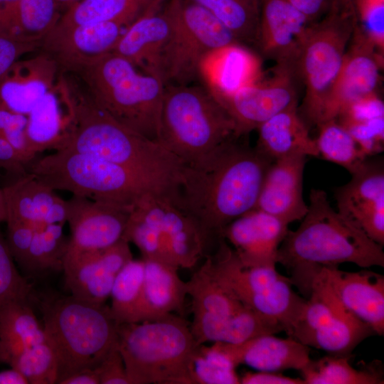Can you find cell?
I'll use <instances>...</instances> for the list:
<instances>
[{
	"instance_id": "obj_1",
	"label": "cell",
	"mask_w": 384,
	"mask_h": 384,
	"mask_svg": "<svg viewBox=\"0 0 384 384\" xmlns=\"http://www.w3.org/2000/svg\"><path fill=\"white\" fill-rule=\"evenodd\" d=\"M233 137L198 161L186 164L178 207L213 240L233 220L255 208L273 161Z\"/></svg>"
},
{
	"instance_id": "obj_2",
	"label": "cell",
	"mask_w": 384,
	"mask_h": 384,
	"mask_svg": "<svg viewBox=\"0 0 384 384\" xmlns=\"http://www.w3.org/2000/svg\"><path fill=\"white\" fill-rule=\"evenodd\" d=\"M66 85L70 122L58 149L92 154L121 166L177 206L183 161L159 142L117 122L93 102L87 90L82 91L67 79Z\"/></svg>"
},
{
	"instance_id": "obj_3",
	"label": "cell",
	"mask_w": 384,
	"mask_h": 384,
	"mask_svg": "<svg viewBox=\"0 0 384 384\" xmlns=\"http://www.w3.org/2000/svg\"><path fill=\"white\" fill-rule=\"evenodd\" d=\"M295 230H288L277 255L292 284L309 297L314 277L322 267L350 262L362 268L384 267L383 246L335 210L327 195L311 189L308 210Z\"/></svg>"
},
{
	"instance_id": "obj_4",
	"label": "cell",
	"mask_w": 384,
	"mask_h": 384,
	"mask_svg": "<svg viewBox=\"0 0 384 384\" xmlns=\"http://www.w3.org/2000/svg\"><path fill=\"white\" fill-rule=\"evenodd\" d=\"M73 73L82 80L93 102L112 117L158 142L164 84L110 52Z\"/></svg>"
},
{
	"instance_id": "obj_5",
	"label": "cell",
	"mask_w": 384,
	"mask_h": 384,
	"mask_svg": "<svg viewBox=\"0 0 384 384\" xmlns=\"http://www.w3.org/2000/svg\"><path fill=\"white\" fill-rule=\"evenodd\" d=\"M46 341L58 360L56 383L82 369L95 368L118 342L110 307L73 296L41 302Z\"/></svg>"
},
{
	"instance_id": "obj_6",
	"label": "cell",
	"mask_w": 384,
	"mask_h": 384,
	"mask_svg": "<svg viewBox=\"0 0 384 384\" xmlns=\"http://www.w3.org/2000/svg\"><path fill=\"white\" fill-rule=\"evenodd\" d=\"M28 172L55 191H66L130 212L149 196L167 200L153 185L129 170L69 149L36 158L28 165Z\"/></svg>"
},
{
	"instance_id": "obj_7",
	"label": "cell",
	"mask_w": 384,
	"mask_h": 384,
	"mask_svg": "<svg viewBox=\"0 0 384 384\" xmlns=\"http://www.w3.org/2000/svg\"><path fill=\"white\" fill-rule=\"evenodd\" d=\"M117 334L129 384H192L189 364L198 345L184 320L171 314L122 323Z\"/></svg>"
},
{
	"instance_id": "obj_8",
	"label": "cell",
	"mask_w": 384,
	"mask_h": 384,
	"mask_svg": "<svg viewBox=\"0 0 384 384\" xmlns=\"http://www.w3.org/2000/svg\"><path fill=\"white\" fill-rule=\"evenodd\" d=\"M233 137V119L205 85H164L158 142L186 165Z\"/></svg>"
},
{
	"instance_id": "obj_9",
	"label": "cell",
	"mask_w": 384,
	"mask_h": 384,
	"mask_svg": "<svg viewBox=\"0 0 384 384\" xmlns=\"http://www.w3.org/2000/svg\"><path fill=\"white\" fill-rule=\"evenodd\" d=\"M163 10L170 22L161 59L164 85H190L200 79L201 65L210 53L240 43L219 20L189 0H166Z\"/></svg>"
},
{
	"instance_id": "obj_10",
	"label": "cell",
	"mask_w": 384,
	"mask_h": 384,
	"mask_svg": "<svg viewBox=\"0 0 384 384\" xmlns=\"http://www.w3.org/2000/svg\"><path fill=\"white\" fill-rule=\"evenodd\" d=\"M356 24L354 6L342 8L336 1L310 26L297 63L298 77L305 87L301 117L306 124L318 126L321 122Z\"/></svg>"
},
{
	"instance_id": "obj_11",
	"label": "cell",
	"mask_w": 384,
	"mask_h": 384,
	"mask_svg": "<svg viewBox=\"0 0 384 384\" xmlns=\"http://www.w3.org/2000/svg\"><path fill=\"white\" fill-rule=\"evenodd\" d=\"M216 278L229 288L246 307L290 327L302 307L304 299L294 290L289 277L275 265L245 267L228 242L220 237L213 255H207Z\"/></svg>"
},
{
	"instance_id": "obj_12",
	"label": "cell",
	"mask_w": 384,
	"mask_h": 384,
	"mask_svg": "<svg viewBox=\"0 0 384 384\" xmlns=\"http://www.w3.org/2000/svg\"><path fill=\"white\" fill-rule=\"evenodd\" d=\"M294 66L276 63L272 75L238 92L225 96H214L233 119L235 135H247L275 114L297 107Z\"/></svg>"
},
{
	"instance_id": "obj_13",
	"label": "cell",
	"mask_w": 384,
	"mask_h": 384,
	"mask_svg": "<svg viewBox=\"0 0 384 384\" xmlns=\"http://www.w3.org/2000/svg\"><path fill=\"white\" fill-rule=\"evenodd\" d=\"M67 206L70 237L63 269L122 238L129 210L74 195Z\"/></svg>"
},
{
	"instance_id": "obj_14",
	"label": "cell",
	"mask_w": 384,
	"mask_h": 384,
	"mask_svg": "<svg viewBox=\"0 0 384 384\" xmlns=\"http://www.w3.org/2000/svg\"><path fill=\"white\" fill-rule=\"evenodd\" d=\"M349 43L341 68L324 106L319 124L336 119L348 105L376 92L383 55L356 24Z\"/></svg>"
},
{
	"instance_id": "obj_15",
	"label": "cell",
	"mask_w": 384,
	"mask_h": 384,
	"mask_svg": "<svg viewBox=\"0 0 384 384\" xmlns=\"http://www.w3.org/2000/svg\"><path fill=\"white\" fill-rule=\"evenodd\" d=\"M351 174V180L335 191L338 211L383 246V163L366 159Z\"/></svg>"
},
{
	"instance_id": "obj_16",
	"label": "cell",
	"mask_w": 384,
	"mask_h": 384,
	"mask_svg": "<svg viewBox=\"0 0 384 384\" xmlns=\"http://www.w3.org/2000/svg\"><path fill=\"white\" fill-rule=\"evenodd\" d=\"M313 23L287 0H262L255 45L265 57L297 69Z\"/></svg>"
},
{
	"instance_id": "obj_17",
	"label": "cell",
	"mask_w": 384,
	"mask_h": 384,
	"mask_svg": "<svg viewBox=\"0 0 384 384\" xmlns=\"http://www.w3.org/2000/svg\"><path fill=\"white\" fill-rule=\"evenodd\" d=\"M127 27L119 22L106 21L51 31L41 48L56 62L61 71L73 73L112 52Z\"/></svg>"
},
{
	"instance_id": "obj_18",
	"label": "cell",
	"mask_w": 384,
	"mask_h": 384,
	"mask_svg": "<svg viewBox=\"0 0 384 384\" xmlns=\"http://www.w3.org/2000/svg\"><path fill=\"white\" fill-rule=\"evenodd\" d=\"M288 225L255 208L226 225L221 237L232 245L243 266L276 265L278 249L289 230Z\"/></svg>"
},
{
	"instance_id": "obj_19",
	"label": "cell",
	"mask_w": 384,
	"mask_h": 384,
	"mask_svg": "<svg viewBox=\"0 0 384 384\" xmlns=\"http://www.w3.org/2000/svg\"><path fill=\"white\" fill-rule=\"evenodd\" d=\"M129 243L122 238L65 267V284L71 295L92 304H105L117 274L133 259Z\"/></svg>"
},
{
	"instance_id": "obj_20",
	"label": "cell",
	"mask_w": 384,
	"mask_h": 384,
	"mask_svg": "<svg viewBox=\"0 0 384 384\" xmlns=\"http://www.w3.org/2000/svg\"><path fill=\"white\" fill-rule=\"evenodd\" d=\"M306 161V156L303 154L273 161L265 174L255 208L287 224L301 220L308 210L303 198Z\"/></svg>"
},
{
	"instance_id": "obj_21",
	"label": "cell",
	"mask_w": 384,
	"mask_h": 384,
	"mask_svg": "<svg viewBox=\"0 0 384 384\" xmlns=\"http://www.w3.org/2000/svg\"><path fill=\"white\" fill-rule=\"evenodd\" d=\"M341 304L378 336L384 334V276L368 270L321 269Z\"/></svg>"
},
{
	"instance_id": "obj_22",
	"label": "cell",
	"mask_w": 384,
	"mask_h": 384,
	"mask_svg": "<svg viewBox=\"0 0 384 384\" xmlns=\"http://www.w3.org/2000/svg\"><path fill=\"white\" fill-rule=\"evenodd\" d=\"M156 4L134 21L112 50L144 73L161 78V55L170 32V22Z\"/></svg>"
},
{
	"instance_id": "obj_23",
	"label": "cell",
	"mask_w": 384,
	"mask_h": 384,
	"mask_svg": "<svg viewBox=\"0 0 384 384\" xmlns=\"http://www.w3.org/2000/svg\"><path fill=\"white\" fill-rule=\"evenodd\" d=\"M216 343L236 366L242 364L258 371H301L311 360L310 347L292 336L263 334L239 343Z\"/></svg>"
},
{
	"instance_id": "obj_24",
	"label": "cell",
	"mask_w": 384,
	"mask_h": 384,
	"mask_svg": "<svg viewBox=\"0 0 384 384\" xmlns=\"http://www.w3.org/2000/svg\"><path fill=\"white\" fill-rule=\"evenodd\" d=\"M262 60L245 45L231 44L210 53L201 67L200 79L214 96L232 95L263 77Z\"/></svg>"
},
{
	"instance_id": "obj_25",
	"label": "cell",
	"mask_w": 384,
	"mask_h": 384,
	"mask_svg": "<svg viewBox=\"0 0 384 384\" xmlns=\"http://www.w3.org/2000/svg\"><path fill=\"white\" fill-rule=\"evenodd\" d=\"M155 206L172 262L178 268L193 267L206 256L212 240L191 217L173 203L159 198Z\"/></svg>"
},
{
	"instance_id": "obj_26",
	"label": "cell",
	"mask_w": 384,
	"mask_h": 384,
	"mask_svg": "<svg viewBox=\"0 0 384 384\" xmlns=\"http://www.w3.org/2000/svg\"><path fill=\"white\" fill-rule=\"evenodd\" d=\"M144 276L141 301L133 323L167 317L183 308L186 283L178 267L162 262L143 260Z\"/></svg>"
},
{
	"instance_id": "obj_27",
	"label": "cell",
	"mask_w": 384,
	"mask_h": 384,
	"mask_svg": "<svg viewBox=\"0 0 384 384\" xmlns=\"http://www.w3.org/2000/svg\"><path fill=\"white\" fill-rule=\"evenodd\" d=\"M257 129L255 148L272 161L294 154L319 156L315 139L311 137L297 107L275 114Z\"/></svg>"
},
{
	"instance_id": "obj_28",
	"label": "cell",
	"mask_w": 384,
	"mask_h": 384,
	"mask_svg": "<svg viewBox=\"0 0 384 384\" xmlns=\"http://www.w3.org/2000/svg\"><path fill=\"white\" fill-rule=\"evenodd\" d=\"M190 329L198 345L207 341L239 343L263 334L284 331L279 322L246 306L222 319L193 316Z\"/></svg>"
},
{
	"instance_id": "obj_29",
	"label": "cell",
	"mask_w": 384,
	"mask_h": 384,
	"mask_svg": "<svg viewBox=\"0 0 384 384\" xmlns=\"http://www.w3.org/2000/svg\"><path fill=\"white\" fill-rule=\"evenodd\" d=\"M58 6L56 0H17L0 6V33L42 43L61 17Z\"/></svg>"
},
{
	"instance_id": "obj_30",
	"label": "cell",
	"mask_w": 384,
	"mask_h": 384,
	"mask_svg": "<svg viewBox=\"0 0 384 384\" xmlns=\"http://www.w3.org/2000/svg\"><path fill=\"white\" fill-rule=\"evenodd\" d=\"M46 341L43 329L28 300L0 306V363L9 365L24 351Z\"/></svg>"
},
{
	"instance_id": "obj_31",
	"label": "cell",
	"mask_w": 384,
	"mask_h": 384,
	"mask_svg": "<svg viewBox=\"0 0 384 384\" xmlns=\"http://www.w3.org/2000/svg\"><path fill=\"white\" fill-rule=\"evenodd\" d=\"M165 0H80L69 6L52 31L106 21L129 26L152 6Z\"/></svg>"
},
{
	"instance_id": "obj_32",
	"label": "cell",
	"mask_w": 384,
	"mask_h": 384,
	"mask_svg": "<svg viewBox=\"0 0 384 384\" xmlns=\"http://www.w3.org/2000/svg\"><path fill=\"white\" fill-rule=\"evenodd\" d=\"M186 283L187 294L191 298L193 316L222 319L245 306L216 278L207 257L203 265Z\"/></svg>"
},
{
	"instance_id": "obj_33",
	"label": "cell",
	"mask_w": 384,
	"mask_h": 384,
	"mask_svg": "<svg viewBox=\"0 0 384 384\" xmlns=\"http://www.w3.org/2000/svg\"><path fill=\"white\" fill-rule=\"evenodd\" d=\"M373 334L368 325L341 304L330 321L312 335L306 346L331 355L349 356L358 344Z\"/></svg>"
},
{
	"instance_id": "obj_34",
	"label": "cell",
	"mask_w": 384,
	"mask_h": 384,
	"mask_svg": "<svg viewBox=\"0 0 384 384\" xmlns=\"http://www.w3.org/2000/svg\"><path fill=\"white\" fill-rule=\"evenodd\" d=\"M349 356H326L311 360L301 370L305 384H383V373L375 365L358 370Z\"/></svg>"
},
{
	"instance_id": "obj_35",
	"label": "cell",
	"mask_w": 384,
	"mask_h": 384,
	"mask_svg": "<svg viewBox=\"0 0 384 384\" xmlns=\"http://www.w3.org/2000/svg\"><path fill=\"white\" fill-rule=\"evenodd\" d=\"M219 20L240 43L255 44L262 0H189Z\"/></svg>"
},
{
	"instance_id": "obj_36",
	"label": "cell",
	"mask_w": 384,
	"mask_h": 384,
	"mask_svg": "<svg viewBox=\"0 0 384 384\" xmlns=\"http://www.w3.org/2000/svg\"><path fill=\"white\" fill-rule=\"evenodd\" d=\"M63 226L55 223L36 229L23 269L36 273L63 270L69 243Z\"/></svg>"
},
{
	"instance_id": "obj_37",
	"label": "cell",
	"mask_w": 384,
	"mask_h": 384,
	"mask_svg": "<svg viewBox=\"0 0 384 384\" xmlns=\"http://www.w3.org/2000/svg\"><path fill=\"white\" fill-rule=\"evenodd\" d=\"M318 127L315 142L319 155L324 159L343 166L350 174L367 159L356 140L336 119L324 122Z\"/></svg>"
},
{
	"instance_id": "obj_38",
	"label": "cell",
	"mask_w": 384,
	"mask_h": 384,
	"mask_svg": "<svg viewBox=\"0 0 384 384\" xmlns=\"http://www.w3.org/2000/svg\"><path fill=\"white\" fill-rule=\"evenodd\" d=\"M144 261L131 260L117 274L110 297L111 314L119 324L133 323L142 294Z\"/></svg>"
},
{
	"instance_id": "obj_39",
	"label": "cell",
	"mask_w": 384,
	"mask_h": 384,
	"mask_svg": "<svg viewBox=\"0 0 384 384\" xmlns=\"http://www.w3.org/2000/svg\"><path fill=\"white\" fill-rule=\"evenodd\" d=\"M236 367L218 343L200 344L191 356L189 375L192 384H238Z\"/></svg>"
},
{
	"instance_id": "obj_40",
	"label": "cell",
	"mask_w": 384,
	"mask_h": 384,
	"mask_svg": "<svg viewBox=\"0 0 384 384\" xmlns=\"http://www.w3.org/2000/svg\"><path fill=\"white\" fill-rule=\"evenodd\" d=\"M122 238L138 247L143 260L174 265L165 247L159 223L149 220L135 210H132L129 213Z\"/></svg>"
},
{
	"instance_id": "obj_41",
	"label": "cell",
	"mask_w": 384,
	"mask_h": 384,
	"mask_svg": "<svg viewBox=\"0 0 384 384\" xmlns=\"http://www.w3.org/2000/svg\"><path fill=\"white\" fill-rule=\"evenodd\" d=\"M9 366L21 372L28 384H55L58 379L57 357L46 341L31 346Z\"/></svg>"
},
{
	"instance_id": "obj_42",
	"label": "cell",
	"mask_w": 384,
	"mask_h": 384,
	"mask_svg": "<svg viewBox=\"0 0 384 384\" xmlns=\"http://www.w3.org/2000/svg\"><path fill=\"white\" fill-rule=\"evenodd\" d=\"M31 285L14 265L7 244L0 238V306L16 300H29Z\"/></svg>"
},
{
	"instance_id": "obj_43",
	"label": "cell",
	"mask_w": 384,
	"mask_h": 384,
	"mask_svg": "<svg viewBox=\"0 0 384 384\" xmlns=\"http://www.w3.org/2000/svg\"><path fill=\"white\" fill-rule=\"evenodd\" d=\"M353 6L358 28L383 55L384 0H356Z\"/></svg>"
},
{
	"instance_id": "obj_44",
	"label": "cell",
	"mask_w": 384,
	"mask_h": 384,
	"mask_svg": "<svg viewBox=\"0 0 384 384\" xmlns=\"http://www.w3.org/2000/svg\"><path fill=\"white\" fill-rule=\"evenodd\" d=\"M27 127V115L0 107V134L14 147L28 166L36 156L30 149Z\"/></svg>"
},
{
	"instance_id": "obj_45",
	"label": "cell",
	"mask_w": 384,
	"mask_h": 384,
	"mask_svg": "<svg viewBox=\"0 0 384 384\" xmlns=\"http://www.w3.org/2000/svg\"><path fill=\"white\" fill-rule=\"evenodd\" d=\"M6 223L7 246L13 258L23 267L36 228L20 221Z\"/></svg>"
},
{
	"instance_id": "obj_46",
	"label": "cell",
	"mask_w": 384,
	"mask_h": 384,
	"mask_svg": "<svg viewBox=\"0 0 384 384\" xmlns=\"http://www.w3.org/2000/svg\"><path fill=\"white\" fill-rule=\"evenodd\" d=\"M384 117V106L376 92L365 96L348 105L337 117L339 122L366 121Z\"/></svg>"
},
{
	"instance_id": "obj_47",
	"label": "cell",
	"mask_w": 384,
	"mask_h": 384,
	"mask_svg": "<svg viewBox=\"0 0 384 384\" xmlns=\"http://www.w3.org/2000/svg\"><path fill=\"white\" fill-rule=\"evenodd\" d=\"M100 384H129L118 342L95 368Z\"/></svg>"
},
{
	"instance_id": "obj_48",
	"label": "cell",
	"mask_w": 384,
	"mask_h": 384,
	"mask_svg": "<svg viewBox=\"0 0 384 384\" xmlns=\"http://www.w3.org/2000/svg\"><path fill=\"white\" fill-rule=\"evenodd\" d=\"M41 43L21 41L0 33V76L5 73L23 54L41 47Z\"/></svg>"
},
{
	"instance_id": "obj_49",
	"label": "cell",
	"mask_w": 384,
	"mask_h": 384,
	"mask_svg": "<svg viewBox=\"0 0 384 384\" xmlns=\"http://www.w3.org/2000/svg\"><path fill=\"white\" fill-rule=\"evenodd\" d=\"M0 168L20 176L28 173V164L1 134H0Z\"/></svg>"
},
{
	"instance_id": "obj_50",
	"label": "cell",
	"mask_w": 384,
	"mask_h": 384,
	"mask_svg": "<svg viewBox=\"0 0 384 384\" xmlns=\"http://www.w3.org/2000/svg\"><path fill=\"white\" fill-rule=\"evenodd\" d=\"M242 384H305L302 378L284 375L280 372H247L240 377Z\"/></svg>"
},
{
	"instance_id": "obj_51",
	"label": "cell",
	"mask_w": 384,
	"mask_h": 384,
	"mask_svg": "<svg viewBox=\"0 0 384 384\" xmlns=\"http://www.w3.org/2000/svg\"><path fill=\"white\" fill-rule=\"evenodd\" d=\"M305 15L310 21L316 22L331 9L336 0H287Z\"/></svg>"
},
{
	"instance_id": "obj_52",
	"label": "cell",
	"mask_w": 384,
	"mask_h": 384,
	"mask_svg": "<svg viewBox=\"0 0 384 384\" xmlns=\"http://www.w3.org/2000/svg\"><path fill=\"white\" fill-rule=\"evenodd\" d=\"M58 384H100V378L95 368H85L65 377Z\"/></svg>"
},
{
	"instance_id": "obj_53",
	"label": "cell",
	"mask_w": 384,
	"mask_h": 384,
	"mask_svg": "<svg viewBox=\"0 0 384 384\" xmlns=\"http://www.w3.org/2000/svg\"><path fill=\"white\" fill-rule=\"evenodd\" d=\"M0 384H28V382L21 372L11 367L0 371Z\"/></svg>"
},
{
	"instance_id": "obj_54",
	"label": "cell",
	"mask_w": 384,
	"mask_h": 384,
	"mask_svg": "<svg viewBox=\"0 0 384 384\" xmlns=\"http://www.w3.org/2000/svg\"><path fill=\"white\" fill-rule=\"evenodd\" d=\"M6 220V210L4 196L2 188H0V223Z\"/></svg>"
},
{
	"instance_id": "obj_55",
	"label": "cell",
	"mask_w": 384,
	"mask_h": 384,
	"mask_svg": "<svg viewBox=\"0 0 384 384\" xmlns=\"http://www.w3.org/2000/svg\"><path fill=\"white\" fill-rule=\"evenodd\" d=\"M355 1L356 0H336L337 4L345 9L353 7Z\"/></svg>"
},
{
	"instance_id": "obj_56",
	"label": "cell",
	"mask_w": 384,
	"mask_h": 384,
	"mask_svg": "<svg viewBox=\"0 0 384 384\" xmlns=\"http://www.w3.org/2000/svg\"><path fill=\"white\" fill-rule=\"evenodd\" d=\"M59 4H65L69 6L72 4L79 1L80 0H56Z\"/></svg>"
},
{
	"instance_id": "obj_57",
	"label": "cell",
	"mask_w": 384,
	"mask_h": 384,
	"mask_svg": "<svg viewBox=\"0 0 384 384\" xmlns=\"http://www.w3.org/2000/svg\"><path fill=\"white\" fill-rule=\"evenodd\" d=\"M17 0H0V6H5L6 4L16 1Z\"/></svg>"
}]
</instances>
